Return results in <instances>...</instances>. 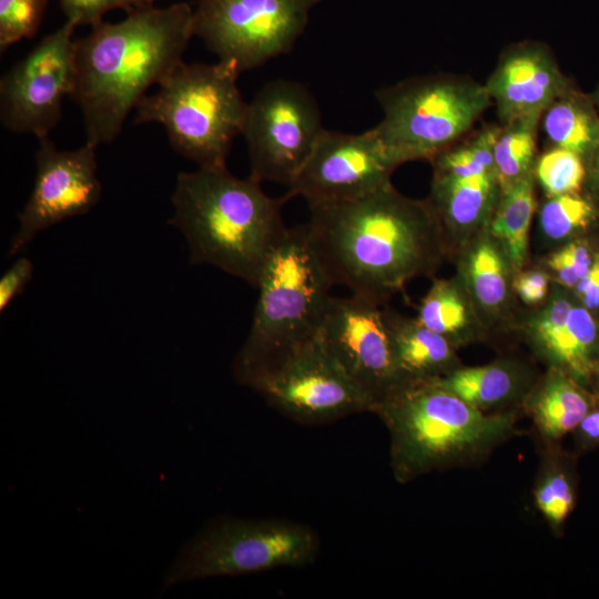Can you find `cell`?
I'll return each mask as SVG.
<instances>
[{"mask_svg": "<svg viewBox=\"0 0 599 599\" xmlns=\"http://www.w3.org/2000/svg\"><path fill=\"white\" fill-rule=\"evenodd\" d=\"M309 238L333 285L380 305L444 254L440 222L428 201L392 183L355 200L308 206Z\"/></svg>", "mask_w": 599, "mask_h": 599, "instance_id": "obj_1", "label": "cell"}, {"mask_svg": "<svg viewBox=\"0 0 599 599\" xmlns=\"http://www.w3.org/2000/svg\"><path fill=\"white\" fill-rule=\"evenodd\" d=\"M193 12L186 2L145 4L121 21L92 26L75 40L71 97L80 106L87 143L97 148L115 140L146 90L183 61L194 35Z\"/></svg>", "mask_w": 599, "mask_h": 599, "instance_id": "obj_2", "label": "cell"}, {"mask_svg": "<svg viewBox=\"0 0 599 599\" xmlns=\"http://www.w3.org/2000/svg\"><path fill=\"white\" fill-rule=\"evenodd\" d=\"M252 176L240 179L226 166L181 172L172 194L169 224L186 238L192 264L213 265L254 287L287 227L282 207Z\"/></svg>", "mask_w": 599, "mask_h": 599, "instance_id": "obj_3", "label": "cell"}, {"mask_svg": "<svg viewBox=\"0 0 599 599\" xmlns=\"http://www.w3.org/2000/svg\"><path fill=\"white\" fill-rule=\"evenodd\" d=\"M390 434V465L397 481L489 453L511 435L515 416L486 415L433 380L410 383L373 409Z\"/></svg>", "mask_w": 599, "mask_h": 599, "instance_id": "obj_4", "label": "cell"}, {"mask_svg": "<svg viewBox=\"0 0 599 599\" xmlns=\"http://www.w3.org/2000/svg\"><path fill=\"white\" fill-rule=\"evenodd\" d=\"M334 286L304 225L286 230L261 271L250 333L234 362L241 384L319 332Z\"/></svg>", "mask_w": 599, "mask_h": 599, "instance_id": "obj_5", "label": "cell"}, {"mask_svg": "<svg viewBox=\"0 0 599 599\" xmlns=\"http://www.w3.org/2000/svg\"><path fill=\"white\" fill-rule=\"evenodd\" d=\"M233 63L180 62L136 105L134 123L161 124L172 149L199 167L226 166L242 134L247 103Z\"/></svg>", "mask_w": 599, "mask_h": 599, "instance_id": "obj_6", "label": "cell"}, {"mask_svg": "<svg viewBox=\"0 0 599 599\" xmlns=\"http://www.w3.org/2000/svg\"><path fill=\"white\" fill-rule=\"evenodd\" d=\"M376 98L384 115L374 129L398 164L432 160L493 104L485 84L451 73L406 79L378 90Z\"/></svg>", "mask_w": 599, "mask_h": 599, "instance_id": "obj_7", "label": "cell"}, {"mask_svg": "<svg viewBox=\"0 0 599 599\" xmlns=\"http://www.w3.org/2000/svg\"><path fill=\"white\" fill-rule=\"evenodd\" d=\"M316 534L284 520L223 519L184 546L166 573L165 586L308 565L318 552Z\"/></svg>", "mask_w": 599, "mask_h": 599, "instance_id": "obj_8", "label": "cell"}, {"mask_svg": "<svg viewBox=\"0 0 599 599\" xmlns=\"http://www.w3.org/2000/svg\"><path fill=\"white\" fill-rule=\"evenodd\" d=\"M324 129L318 104L304 84L267 82L247 103L242 130L250 176L290 186Z\"/></svg>", "mask_w": 599, "mask_h": 599, "instance_id": "obj_9", "label": "cell"}, {"mask_svg": "<svg viewBox=\"0 0 599 599\" xmlns=\"http://www.w3.org/2000/svg\"><path fill=\"white\" fill-rule=\"evenodd\" d=\"M321 0H197L193 32L238 72L287 53Z\"/></svg>", "mask_w": 599, "mask_h": 599, "instance_id": "obj_10", "label": "cell"}, {"mask_svg": "<svg viewBox=\"0 0 599 599\" xmlns=\"http://www.w3.org/2000/svg\"><path fill=\"white\" fill-rule=\"evenodd\" d=\"M243 385L275 409L304 424L372 412L370 398L348 377L317 334Z\"/></svg>", "mask_w": 599, "mask_h": 599, "instance_id": "obj_11", "label": "cell"}, {"mask_svg": "<svg viewBox=\"0 0 599 599\" xmlns=\"http://www.w3.org/2000/svg\"><path fill=\"white\" fill-rule=\"evenodd\" d=\"M75 24L65 21L0 79V120L14 133L48 136L75 87Z\"/></svg>", "mask_w": 599, "mask_h": 599, "instance_id": "obj_12", "label": "cell"}, {"mask_svg": "<svg viewBox=\"0 0 599 599\" xmlns=\"http://www.w3.org/2000/svg\"><path fill=\"white\" fill-rule=\"evenodd\" d=\"M318 335L374 407L407 385L398 369L385 314L379 305L352 294L331 296Z\"/></svg>", "mask_w": 599, "mask_h": 599, "instance_id": "obj_13", "label": "cell"}, {"mask_svg": "<svg viewBox=\"0 0 599 599\" xmlns=\"http://www.w3.org/2000/svg\"><path fill=\"white\" fill-rule=\"evenodd\" d=\"M398 165L374 128L358 134L324 129L284 197L302 196L308 206L355 200L389 184Z\"/></svg>", "mask_w": 599, "mask_h": 599, "instance_id": "obj_14", "label": "cell"}, {"mask_svg": "<svg viewBox=\"0 0 599 599\" xmlns=\"http://www.w3.org/2000/svg\"><path fill=\"white\" fill-rule=\"evenodd\" d=\"M35 177L30 196L18 215L9 255H16L45 229L88 213L100 201L102 185L97 175L95 146L84 143L60 150L49 139H38Z\"/></svg>", "mask_w": 599, "mask_h": 599, "instance_id": "obj_15", "label": "cell"}, {"mask_svg": "<svg viewBox=\"0 0 599 599\" xmlns=\"http://www.w3.org/2000/svg\"><path fill=\"white\" fill-rule=\"evenodd\" d=\"M485 87L502 125L542 115L572 84L546 44L525 41L502 51Z\"/></svg>", "mask_w": 599, "mask_h": 599, "instance_id": "obj_16", "label": "cell"}, {"mask_svg": "<svg viewBox=\"0 0 599 599\" xmlns=\"http://www.w3.org/2000/svg\"><path fill=\"white\" fill-rule=\"evenodd\" d=\"M501 190L494 173L470 177L434 175L428 200L444 234L471 232L495 213Z\"/></svg>", "mask_w": 599, "mask_h": 599, "instance_id": "obj_17", "label": "cell"}, {"mask_svg": "<svg viewBox=\"0 0 599 599\" xmlns=\"http://www.w3.org/2000/svg\"><path fill=\"white\" fill-rule=\"evenodd\" d=\"M385 319L398 369L407 384L433 380L450 372L455 356L448 338L416 318L385 314Z\"/></svg>", "mask_w": 599, "mask_h": 599, "instance_id": "obj_18", "label": "cell"}, {"mask_svg": "<svg viewBox=\"0 0 599 599\" xmlns=\"http://www.w3.org/2000/svg\"><path fill=\"white\" fill-rule=\"evenodd\" d=\"M541 121L551 148H562L585 159L599 145V113L590 95L573 87L549 104Z\"/></svg>", "mask_w": 599, "mask_h": 599, "instance_id": "obj_19", "label": "cell"}, {"mask_svg": "<svg viewBox=\"0 0 599 599\" xmlns=\"http://www.w3.org/2000/svg\"><path fill=\"white\" fill-rule=\"evenodd\" d=\"M433 382L470 406L485 410L516 397L522 386V376L512 365L497 363L453 369Z\"/></svg>", "mask_w": 599, "mask_h": 599, "instance_id": "obj_20", "label": "cell"}, {"mask_svg": "<svg viewBox=\"0 0 599 599\" xmlns=\"http://www.w3.org/2000/svg\"><path fill=\"white\" fill-rule=\"evenodd\" d=\"M534 173L501 191L491 221V233L505 246L514 268L519 270L527 256L528 233L536 209Z\"/></svg>", "mask_w": 599, "mask_h": 599, "instance_id": "obj_21", "label": "cell"}, {"mask_svg": "<svg viewBox=\"0 0 599 599\" xmlns=\"http://www.w3.org/2000/svg\"><path fill=\"white\" fill-rule=\"evenodd\" d=\"M588 412L585 394L559 370L549 375L532 405L534 419L548 439H558L577 428Z\"/></svg>", "mask_w": 599, "mask_h": 599, "instance_id": "obj_22", "label": "cell"}, {"mask_svg": "<svg viewBox=\"0 0 599 599\" xmlns=\"http://www.w3.org/2000/svg\"><path fill=\"white\" fill-rule=\"evenodd\" d=\"M540 120L541 115H531L500 124L494 146V171L501 191L534 173Z\"/></svg>", "mask_w": 599, "mask_h": 599, "instance_id": "obj_23", "label": "cell"}, {"mask_svg": "<svg viewBox=\"0 0 599 599\" xmlns=\"http://www.w3.org/2000/svg\"><path fill=\"white\" fill-rule=\"evenodd\" d=\"M597 336V325L588 309L571 306L566 324L542 351L575 375L587 376Z\"/></svg>", "mask_w": 599, "mask_h": 599, "instance_id": "obj_24", "label": "cell"}, {"mask_svg": "<svg viewBox=\"0 0 599 599\" xmlns=\"http://www.w3.org/2000/svg\"><path fill=\"white\" fill-rule=\"evenodd\" d=\"M501 125H485L475 136L461 145H451L430 161L434 175L470 177L494 173V146Z\"/></svg>", "mask_w": 599, "mask_h": 599, "instance_id": "obj_25", "label": "cell"}, {"mask_svg": "<svg viewBox=\"0 0 599 599\" xmlns=\"http://www.w3.org/2000/svg\"><path fill=\"white\" fill-rule=\"evenodd\" d=\"M468 280L473 295L486 309H496L505 302L508 293L506 264L491 241L484 240L471 250Z\"/></svg>", "mask_w": 599, "mask_h": 599, "instance_id": "obj_26", "label": "cell"}, {"mask_svg": "<svg viewBox=\"0 0 599 599\" xmlns=\"http://www.w3.org/2000/svg\"><path fill=\"white\" fill-rule=\"evenodd\" d=\"M469 318L467 303L450 281H436L422 300L416 319L423 326L451 342Z\"/></svg>", "mask_w": 599, "mask_h": 599, "instance_id": "obj_27", "label": "cell"}, {"mask_svg": "<svg viewBox=\"0 0 599 599\" xmlns=\"http://www.w3.org/2000/svg\"><path fill=\"white\" fill-rule=\"evenodd\" d=\"M534 174L548 196L576 194L586 176L583 159L562 148H550L536 161Z\"/></svg>", "mask_w": 599, "mask_h": 599, "instance_id": "obj_28", "label": "cell"}, {"mask_svg": "<svg viewBox=\"0 0 599 599\" xmlns=\"http://www.w3.org/2000/svg\"><path fill=\"white\" fill-rule=\"evenodd\" d=\"M595 206L576 194L548 196L539 214L542 232L551 240H562L585 229L595 217Z\"/></svg>", "mask_w": 599, "mask_h": 599, "instance_id": "obj_29", "label": "cell"}, {"mask_svg": "<svg viewBox=\"0 0 599 599\" xmlns=\"http://www.w3.org/2000/svg\"><path fill=\"white\" fill-rule=\"evenodd\" d=\"M48 0H0V51L32 38L41 26Z\"/></svg>", "mask_w": 599, "mask_h": 599, "instance_id": "obj_30", "label": "cell"}, {"mask_svg": "<svg viewBox=\"0 0 599 599\" xmlns=\"http://www.w3.org/2000/svg\"><path fill=\"white\" fill-rule=\"evenodd\" d=\"M535 501L551 526H560L575 505V494L567 476L557 470L548 471L535 489Z\"/></svg>", "mask_w": 599, "mask_h": 599, "instance_id": "obj_31", "label": "cell"}, {"mask_svg": "<svg viewBox=\"0 0 599 599\" xmlns=\"http://www.w3.org/2000/svg\"><path fill=\"white\" fill-rule=\"evenodd\" d=\"M154 0H60L62 11L68 21L75 26H94L110 10L134 8L151 4Z\"/></svg>", "mask_w": 599, "mask_h": 599, "instance_id": "obj_32", "label": "cell"}, {"mask_svg": "<svg viewBox=\"0 0 599 599\" xmlns=\"http://www.w3.org/2000/svg\"><path fill=\"white\" fill-rule=\"evenodd\" d=\"M593 261L586 244L572 242L552 254L548 265L557 274L560 283L567 287H575L588 273Z\"/></svg>", "mask_w": 599, "mask_h": 599, "instance_id": "obj_33", "label": "cell"}, {"mask_svg": "<svg viewBox=\"0 0 599 599\" xmlns=\"http://www.w3.org/2000/svg\"><path fill=\"white\" fill-rule=\"evenodd\" d=\"M571 304L562 297L551 301V303L539 314L535 322L534 334L544 349L560 332L567 321Z\"/></svg>", "mask_w": 599, "mask_h": 599, "instance_id": "obj_34", "label": "cell"}, {"mask_svg": "<svg viewBox=\"0 0 599 599\" xmlns=\"http://www.w3.org/2000/svg\"><path fill=\"white\" fill-rule=\"evenodd\" d=\"M33 265L24 256L19 257L0 278V311L18 296L32 277Z\"/></svg>", "mask_w": 599, "mask_h": 599, "instance_id": "obj_35", "label": "cell"}, {"mask_svg": "<svg viewBox=\"0 0 599 599\" xmlns=\"http://www.w3.org/2000/svg\"><path fill=\"white\" fill-rule=\"evenodd\" d=\"M514 287L524 302L535 304L548 292V276L540 271H528L515 280Z\"/></svg>", "mask_w": 599, "mask_h": 599, "instance_id": "obj_36", "label": "cell"}, {"mask_svg": "<svg viewBox=\"0 0 599 599\" xmlns=\"http://www.w3.org/2000/svg\"><path fill=\"white\" fill-rule=\"evenodd\" d=\"M575 288L587 308H599V257L595 258L590 270Z\"/></svg>", "mask_w": 599, "mask_h": 599, "instance_id": "obj_37", "label": "cell"}, {"mask_svg": "<svg viewBox=\"0 0 599 599\" xmlns=\"http://www.w3.org/2000/svg\"><path fill=\"white\" fill-rule=\"evenodd\" d=\"M577 428L583 439L599 441V410L588 412Z\"/></svg>", "mask_w": 599, "mask_h": 599, "instance_id": "obj_38", "label": "cell"}, {"mask_svg": "<svg viewBox=\"0 0 599 599\" xmlns=\"http://www.w3.org/2000/svg\"><path fill=\"white\" fill-rule=\"evenodd\" d=\"M590 175L595 187L599 191V145L589 156Z\"/></svg>", "mask_w": 599, "mask_h": 599, "instance_id": "obj_39", "label": "cell"}, {"mask_svg": "<svg viewBox=\"0 0 599 599\" xmlns=\"http://www.w3.org/2000/svg\"><path fill=\"white\" fill-rule=\"evenodd\" d=\"M592 102L595 103V106L599 113V87L595 90V92L590 95Z\"/></svg>", "mask_w": 599, "mask_h": 599, "instance_id": "obj_40", "label": "cell"}]
</instances>
